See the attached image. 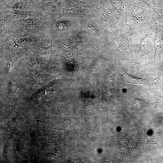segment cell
<instances>
[{
    "label": "cell",
    "mask_w": 163,
    "mask_h": 163,
    "mask_svg": "<svg viewBox=\"0 0 163 163\" xmlns=\"http://www.w3.org/2000/svg\"><path fill=\"white\" fill-rule=\"evenodd\" d=\"M21 24L24 27L28 28H33L37 25V21L35 18H25L20 21Z\"/></svg>",
    "instance_id": "obj_1"
},
{
    "label": "cell",
    "mask_w": 163,
    "mask_h": 163,
    "mask_svg": "<svg viewBox=\"0 0 163 163\" xmlns=\"http://www.w3.org/2000/svg\"><path fill=\"white\" fill-rule=\"evenodd\" d=\"M14 9L26 11L29 8L27 3L25 1L20 0L13 3L11 6Z\"/></svg>",
    "instance_id": "obj_2"
},
{
    "label": "cell",
    "mask_w": 163,
    "mask_h": 163,
    "mask_svg": "<svg viewBox=\"0 0 163 163\" xmlns=\"http://www.w3.org/2000/svg\"><path fill=\"white\" fill-rule=\"evenodd\" d=\"M42 9L47 13H52L55 12L56 10V7L53 2L46 1L43 4Z\"/></svg>",
    "instance_id": "obj_3"
},
{
    "label": "cell",
    "mask_w": 163,
    "mask_h": 163,
    "mask_svg": "<svg viewBox=\"0 0 163 163\" xmlns=\"http://www.w3.org/2000/svg\"><path fill=\"white\" fill-rule=\"evenodd\" d=\"M27 13L26 11L14 9L12 12V15L18 18L24 17Z\"/></svg>",
    "instance_id": "obj_4"
},
{
    "label": "cell",
    "mask_w": 163,
    "mask_h": 163,
    "mask_svg": "<svg viewBox=\"0 0 163 163\" xmlns=\"http://www.w3.org/2000/svg\"><path fill=\"white\" fill-rule=\"evenodd\" d=\"M30 37H23L20 39L18 41V43L21 45H25L28 44L31 41Z\"/></svg>",
    "instance_id": "obj_5"
},
{
    "label": "cell",
    "mask_w": 163,
    "mask_h": 163,
    "mask_svg": "<svg viewBox=\"0 0 163 163\" xmlns=\"http://www.w3.org/2000/svg\"><path fill=\"white\" fill-rule=\"evenodd\" d=\"M32 74L36 77L37 78L40 77L39 74V73L35 71H34L33 70L32 72Z\"/></svg>",
    "instance_id": "obj_6"
},
{
    "label": "cell",
    "mask_w": 163,
    "mask_h": 163,
    "mask_svg": "<svg viewBox=\"0 0 163 163\" xmlns=\"http://www.w3.org/2000/svg\"><path fill=\"white\" fill-rule=\"evenodd\" d=\"M12 0H2V3L3 4H6L8 3Z\"/></svg>",
    "instance_id": "obj_7"
}]
</instances>
